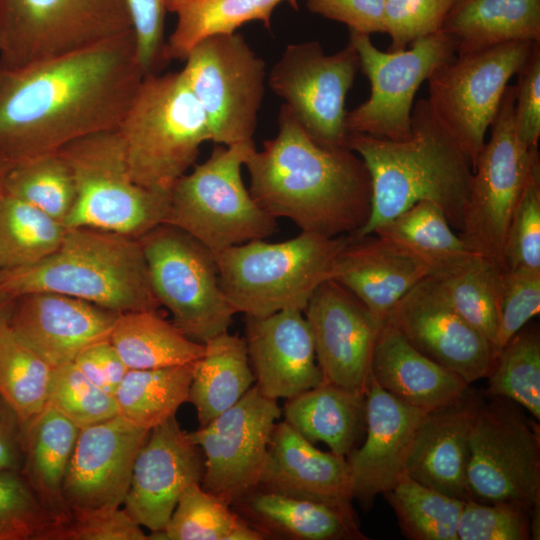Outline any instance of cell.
Returning <instances> with one entry per match:
<instances>
[{
	"label": "cell",
	"instance_id": "cell-1",
	"mask_svg": "<svg viewBox=\"0 0 540 540\" xmlns=\"http://www.w3.org/2000/svg\"><path fill=\"white\" fill-rule=\"evenodd\" d=\"M145 75L134 32L21 66L0 60V160L13 168L115 130Z\"/></svg>",
	"mask_w": 540,
	"mask_h": 540
},
{
	"label": "cell",
	"instance_id": "cell-2",
	"mask_svg": "<svg viewBox=\"0 0 540 540\" xmlns=\"http://www.w3.org/2000/svg\"><path fill=\"white\" fill-rule=\"evenodd\" d=\"M278 133L252 149L244 166L249 192L272 217L327 237L357 234L371 207V180L351 149L320 146L283 104Z\"/></svg>",
	"mask_w": 540,
	"mask_h": 540
},
{
	"label": "cell",
	"instance_id": "cell-3",
	"mask_svg": "<svg viewBox=\"0 0 540 540\" xmlns=\"http://www.w3.org/2000/svg\"><path fill=\"white\" fill-rule=\"evenodd\" d=\"M348 147L364 161L371 180L370 214L355 235L371 234L420 201L439 206L452 228L461 230L473 164L427 99L413 106L408 139L350 133Z\"/></svg>",
	"mask_w": 540,
	"mask_h": 540
},
{
	"label": "cell",
	"instance_id": "cell-4",
	"mask_svg": "<svg viewBox=\"0 0 540 540\" xmlns=\"http://www.w3.org/2000/svg\"><path fill=\"white\" fill-rule=\"evenodd\" d=\"M11 296L47 291L122 314L157 310L139 239L93 228H67L59 247L43 260L0 272Z\"/></svg>",
	"mask_w": 540,
	"mask_h": 540
},
{
	"label": "cell",
	"instance_id": "cell-5",
	"mask_svg": "<svg viewBox=\"0 0 540 540\" xmlns=\"http://www.w3.org/2000/svg\"><path fill=\"white\" fill-rule=\"evenodd\" d=\"M116 131L132 179L169 193L212 141L208 120L183 74H146Z\"/></svg>",
	"mask_w": 540,
	"mask_h": 540
},
{
	"label": "cell",
	"instance_id": "cell-6",
	"mask_svg": "<svg viewBox=\"0 0 540 540\" xmlns=\"http://www.w3.org/2000/svg\"><path fill=\"white\" fill-rule=\"evenodd\" d=\"M351 235L302 232L282 242L252 240L214 253L221 289L236 313L264 317L304 311L314 291L330 279Z\"/></svg>",
	"mask_w": 540,
	"mask_h": 540
},
{
	"label": "cell",
	"instance_id": "cell-7",
	"mask_svg": "<svg viewBox=\"0 0 540 540\" xmlns=\"http://www.w3.org/2000/svg\"><path fill=\"white\" fill-rule=\"evenodd\" d=\"M254 148V141L216 146L207 160L175 182L164 223L213 253L273 235L277 219L256 202L242 179V167Z\"/></svg>",
	"mask_w": 540,
	"mask_h": 540
},
{
	"label": "cell",
	"instance_id": "cell-8",
	"mask_svg": "<svg viewBox=\"0 0 540 540\" xmlns=\"http://www.w3.org/2000/svg\"><path fill=\"white\" fill-rule=\"evenodd\" d=\"M58 153L73 174L76 196L66 228H93L136 239L163 224L169 193L138 185L131 177L115 130L79 138Z\"/></svg>",
	"mask_w": 540,
	"mask_h": 540
},
{
	"label": "cell",
	"instance_id": "cell-9",
	"mask_svg": "<svg viewBox=\"0 0 540 540\" xmlns=\"http://www.w3.org/2000/svg\"><path fill=\"white\" fill-rule=\"evenodd\" d=\"M487 397V396H486ZM481 398L469 434V500L540 505V430L512 400Z\"/></svg>",
	"mask_w": 540,
	"mask_h": 540
},
{
	"label": "cell",
	"instance_id": "cell-10",
	"mask_svg": "<svg viewBox=\"0 0 540 540\" xmlns=\"http://www.w3.org/2000/svg\"><path fill=\"white\" fill-rule=\"evenodd\" d=\"M139 242L154 296L169 310L172 322L202 344L228 331L235 312L221 289L214 253L165 223Z\"/></svg>",
	"mask_w": 540,
	"mask_h": 540
},
{
	"label": "cell",
	"instance_id": "cell-11",
	"mask_svg": "<svg viewBox=\"0 0 540 540\" xmlns=\"http://www.w3.org/2000/svg\"><path fill=\"white\" fill-rule=\"evenodd\" d=\"M538 43L514 41L456 53L427 79L432 111L469 156L473 168L509 80Z\"/></svg>",
	"mask_w": 540,
	"mask_h": 540
},
{
	"label": "cell",
	"instance_id": "cell-12",
	"mask_svg": "<svg viewBox=\"0 0 540 540\" xmlns=\"http://www.w3.org/2000/svg\"><path fill=\"white\" fill-rule=\"evenodd\" d=\"M181 70L208 120L212 142H253L266 80L265 62L237 32L200 41Z\"/></svg>",
	"mask_w": 540,
	"mask_h": 540
},
{
	"label": "cell",
	"instance_id": "cell-13",
	"mask_svg": "<svg viewBox=\"0 0 540 540\" xmlns=\"http://www.w3.org/2000/svg\"><path fill=\"white\" fill-rule=\"evenodd\" d=\"M515 86L508 85L473 168L469 201L459 236L467 247L505 271L509 220L538 149L528 148L514 128Z\"/></svg>",
	"mask_w": 540,
	"mask_h": 540
},
{
	"label": "cell",
	"instance_id": "cell-14",
	"mask_svg": "<svg viewBox=\"0 0 540 540\" xmlns=\"http://www.w3.org/2000/svg\"><path fill=\"white\" fill-rule=\"evenodd\" d=\"M0 60L21 66L133 32L125 0H0Z\"/></svg>",
	"mask_w": 540,
	"mask_h": 540
},
{
	"label": "cell",
	"instance_id": "cell-15",
	"mask_svg": "<svg viewBox=\"0 0 540 540\" xmlns=\"http://www.w3.org/2000/svg\"><path fill=\"white\" fill-rule=\"evenodd\" d=\"M360 69L371 86L369 98L347 112L349 133L394 141L411 136V113L421 84L457 52L455 39L443 30L414 41L402 51H382L370 35L349 30Z\"/></svg>",
	"mask_w": 540,
	"mask_h": 540
},
{
	"label": "cell",
	"instance_id": "cell-16",
	"mask_svg": "<svg viewBox=\"0 0 540 540\" xmlns=\"http://www.w3.org/2000/svg\"><path fill=\"white\" fill-rule=\"evenodd\" d=\"M359 69V56L351 42L329 55L317 41L294 43L286 46L273 65L268 86L317 144L349 148L345 103Z\"/></svg>",
	"mask_w": 540,
	"mask_h": 540
},
{
	"label": "cell",
	"instance_id": "cell-17",
	"mask_svg": "<svg viewBox=\"0 0 540 540\" xmlns=\"http://www.w3.org/2000/svg\"><path fill=\"white\" fill-rule=\"evenodd\" d=\"M282 409L254 384L232 407L189 432L204 457L201 486L231 506L256 489Z\"/></svg>",
	"mask_w": 540,
	"mask_h": 540
},
{
	"label": "cell",
	"instance_id": "cell-18",
	"mask_svg": "<svg viewBox=\"0 0 540 540\" xmlns=\"http://www.w3.org/2000/svg\"><path fill=\"white\" fill-rule=\"evenodd\" d=\"M385 322L416 350L466 383L488 376L496 358L492 343L448 303L437 280L428 276L390 310Z\"/></svg>",
	"mask_w": 540,
	"mask_h": 540
},
{
	"label": "cell",
	"instance_id": "cell-19",
	"mask_svg": "<svg viewBox=\"0 0 540 540\" xmlns=\"http://www.w3.org/2000/svg\"><path fill=\"white\" fill-rule=\"evenodd\" d=\"M303 313L323 381L365 393L383 322L332 279L318 286Z\"/></svg>",
	"mask_w": 540,
	"mask_h": 540
},
{
	"label": "cell",
	"instance_id": "cell-20",
	"mask_svg": "<svg viewBox=\"0 0 540 540\" xmlns=\"http://www.w3.org/2000/svg\"><path fill=\"white\" fill-rule=\"evenodd\" d=\"M204 457L176 417L152 428L139 449L124 509L151 533L162 531L184 490L201 483Z\"/></svg>",
	"mask_w": 540,
	"mask_h": 540
},
{
	"label": "cell",
	"instance_id": "cell-21",
	"mask_svg": "<svg viewBox=\"0 0 540 540\" xmlns=\"http://www.w3.org/2000/svg\"><path fill=\"white\" fill-rule=\"evenodd\" d=\"M148 433L118 415L80 428L63 487L69 511L121 507Z\"/></svg>",
	"mask_w": 540,
	"mask_h": 540
},
{
	"label": "cell",
	"instance_id": "cell-22",
	"mask_svg": "<svg viewBox=\"0 0 540 540\" xmlns=\"http://www.w3.org/2000/svg\"><path fill=\"white\" fill-rule=\"evenodd\" d=\"M119 313L55 292L16 297L8 322L15 335L52 368L74 362L108 340Z\"/></svg>",
	"mask_w": 540,
	"mask_h": 540
},
{
	"label": "cell",
	"instance_id": "cell-23",
	"mask_svg": "<svg viewBox=\"0 0 540 540\" xmlns=\"http://www.w3.org/2000/svg\"><path fill=\"white\" fill-rule=\"evenodd\" d=\"M366 437L346 460L349 466L353 499L369 510L379 494L391 489L405 474L408 451L427 411L394 397L373 378L365 389Z\"/></svg>",
	"mask_w": 540,
	"mask_h": 540
},
{
	"label": "cell",
	"instance_id": "cell-24",
	"mask_svg": "<svg viewBox=\"0 0 540 540\" xmlns=\"http://www.w3.org/2000/svg\"><path fill=\"white\" fill-rule=\"evenodd\" d=\"M244 339L255 385L265 397L289 399L323 381L302 311L246 317Z\"/></svg>",
	"mask_w": 540,
	"mask_h": 540
},
{
	"label": "cell",
	"instance_id": "cell-25",
	"mask_svg": "<svg viewBox=\"0 0 540 540\" xmlns=\"http://www.w3.org/2000/svg\"><path fill=\"white\" fill-rule=\"evenodd\" d=\"M257 488L355 512L346 457L319 450L286 421L274 427Z\"/></svg>",
	"mask_w": 540,
	"mask_h": 540
},
{
	"label": "cell",
	"instance_id": "cell-26",
	"mask_svg": "<svg viewBox=\"0 0 540 540\" xmlns=\"http://www.w3.org/2000/svg\"><path fill=\"white\" fill-rule=\"evenodd\" d=\"M481 398L469 388L460 399L425 413L408 451L406 475L448 496L469 500V434Z\"/></svg>",
	"mask_w": 540,
	"mask_h": 540
},
{
	"label": "cell",
	"instance_id": "cell-27",
	"mask_svg": "<svg viewBox=\"0 0 540 540\" xmlns=\"http://www.w3.org/2000/svg\"><path fill=\"white\" fill-rule=\"evenodd\" d=\"M425 268L374 234L351 235L330 279L352 293L380 322L417 283Z\"/></svg>",
	"mask_w": 540,
	"mask_h": 540
},
{
	"label": "cell",
	"instance_id": "cell-28",
	"mask_svg": "<svg viewBox=\"0 0 540 540\" xmlns=\"http://www.w3.org/2000/svg\"><path fill=\"white\" fill-rule=\"evenodd\" d=\"M371 374L385 391L425 411L460 399L470 388L457 374L416 350L386 322L375 342Z\"/></svg>",
	"mask_w": 540,
	"mask_h": 540
},
{
	"label": "cell",
	"instance_id": "cell-29",
	"mask_svg": "<svg viewBox=\"0 0 540 540\" xmlns=\"http://www.w3.org/2000/svg\"><path fill=\"white\" fill-rule=\"evenodd\" d=\"M263 539L367 540L355 512L256 488L232 505Z\"/></svg>",
	"mask_w": 540,
	"mask_h": 540
},
{
	"label": "cell",
	"instance_id": "cell-30",
	"mask_svg": "<svg viewBox=\"0 0 540 540\" xmlns=\"http://www.w3.org/2000/svg\"><path fill=\"white\" fill-rule=\"evenodd\" d=\"M79 430L48 404L22 426L20 471L59 525L70 516L63 487Z\"/></svg>",
	"mask_w": 540,
	"mask_h": 540
},
{
	"label": "cell",
	"instance_id": "cell-31",
	"mask_svg": "<svg viewBox=\"0 0 540 540\" xmlns=\"http://www.w3.org/2000/svg\"><path fill=\"white\" fill-rule=\"evenodd\" d=\"M282 414L306 440L322 442L334 454L346 457L365 434V393L322 381L286 399Z\"/></svg>",
	"mask_w": 540,
	"mask_h": 540
},
{
	"label": "cell",
	"instance_id": "cell-32",
	"mask_svg": "<svg viewBox=\"0 0 540 540\" xmlns=\"http://www.w3.org/2000/svg\"><path fill=\"white\" fill-rule=\"evenodd\" d=\"M371 234L421 264L432 277L449 275L479 256L453 231L444 211L429 201L414 204Z\"/></svg>",
	"mask_w": 540,
	"mask_h": 540
},
{
	"label": "cell",
	"instance_id": "cell-33",
	"mask_svg": "<svg viewBox=\"0 0 540 540\" xmlns=\"http://www.w3.org/2000/svg\"><path fill=\"white\" fill-rule=\"evenodd\" d=\"M442 30L455 39L456 53L540 42V0H456Z\"/></svg>",
	"mask_w": 540,
	"mask_h": 540
},
{
	"label": "cell",
	"instance_id": "cell-34",
	"mask_svg": "<svg viewBox=\"0 0 540 540\" xmlns=\"http://www.w3.org/2000/svg\"><path fill=\"white\" fill-rule=\"evenodd\" d=\"M254 382L244 338L225 331L206 341L203 355L192 364L188 400L199 426L235 405Z\"/></svg>",
	"mask_w": 540,
	"mask_h": 540
},
{
	"label": "cell",
	"instance_id": "cell-35",
	"mask_svg": "<svg viewBox=\"0 0 540 540\" xmlns=\"http://www.w3.org/2000/svg\"><path fill=\"white\" fill-rule=\"evenodd\" d=\"M284 2L298 10V0H165L166 11L177 18L166 42L167 59L184 61L205 38L234 33L251 21L270 30L274 9Z\"/></svg>",
	"mask_w": 540,
	"mask_h": 540
},
{
	"label": "cell",
	"instance_id": "cell-36",
	"mask_svg": "<svg viewBox=\"0 0 540 540\" xmlns=\"http://www.w3.org/2000/svg\"><path fill=\"white\" fill-rule=\"evenodd\" d=\"M109 340L132 370L193 364L204 352V344L190 339L157 310L119 314Z\"/></svg>",
	"mask_w": 540,
	"mask_h": 540
},
{
	"label": "cell",
	"instance_id": "cell-37",
	"mask_svg": "<svg viewBox=\"0 0 540 540\" xmlns=\"http://www.w3.org/2000/svg\"><path fill=\"white\" fill-rule=\"evenodd\" d=\"M191 380L192 364L129 369L114 394L117 415L150 431L188 402Z\"/></svg>",
	"mask_w": 540,
	"mask_h": 540
},
{
	"label": "cell",
	"instance_id": "cell-38",
	"mask_svg": "<svg viewBox=\"0 0 540 540\" xmlns=\"http://www.w3.org/2000/svg\"><path fill=\"white\" fill-rule=\"evenodd\" d=\"M231 505L193 483L181 494L165 528L151 533L156 540H262Z\"/></svg>",
	"mask_w": 540,
	"mask_h": 540
},
{
	"label": "cell",
	"instance_id": "cell-39",
	"mask_svg": "<svg viewBox=\"0 0 540 540\" xmlns=\"http://www.w3.org/2000/svg\"><path fill=\"white\" fill-rule=\"evenodd\" d=\"M67 228L58 220L10 196H0V263L2 270L33 265L52 254Z\"/></svg>",
	"mask_w": 540,
	"mask_h": 540
},
{
	"label": "cell",
	"instance_id": "cell-40",
	"mask_svg": "<svg viewBox=\"0 0 540 540\" xmlns=\"http://www.w3.org/2000/svg\"><path fill=\"white\" fill-rule=\"evenodd\" d=\"M402 533L412 540H458L465 501L428 487L406 474L384 492Z\"/></svg>",
	"mask_w": 540,
	"mask_h": 540
},
{
	"label": "cell",
	"instance_id": "cell-41",
	"mask_svg": "<svg viewBox=\"0 0 540 540\" xmlns=\"http://www.w3.org/2000/svg\"><path fill=\"white\" fill-rule=\"evenodd\" d=\"M8 317L0 320V396L22 427L47 405L52 367L15 335Z\"/></svg>",
	"mask_w": 540,
	"mask_h": 540
},
{
	"label": "cell",
	"instance_id": "cell-42",
	"mask_svg": "<svg viewBox=\"0 0 540 540\" xmlns=\"http://www.w3.org/2000/svg\"><path fill=\"white\" fill-rule=\"evenodd\" d=\"M487 397L514 401L540 419V333L525 325L497 353L488 376Z\"/></svg>",
	"mask_w": 540,
	"mask_h": 540
},
{
	"label": "cell",
	"instance_id": "cell-43",
	"mask_svg": "<svg viewBox=\"0 0 540 540\" xmlns=\"http://www.w3.org/2000/svg\"><path fill=\"white\" fill-rule=\"evenodd\" d=\"M500 273L495 266L478 256L449 275L434 277L450 306L494 348L498 329Z\"/></svg>",
	"mask_w": 540,
	"mask_h": 540
},
{
	"label": "cell",
	"instance_id": "cell-44",
	"mask_svg": "<svg viewBox=\"0 0 540 540\" xmlns=\"http://www.w3.org/2000/svg\"><path fill=\"white\" fill-rule=\"evenodd\" d=\"M5 193L64 223L76 196L73 174L58 153L47 154L10 169Z\"/></svg>",
	"mask_w": 540,
	"mask_h": 540
},
{
	"label": "cell",
	"instance_id": "cell-45",
	"mask_svg": "<svg viewBox=\"0 0 540 540\" xmlns=\"http://www.w3.org/2000/svg\"><path fill=\"white\" fill-rule=\"evenodd\" d=\"M47 404L79 428L117 415L114 396L95 385L73 362L52 368Z\"/></svg>",
	"mask_w": 540,
	"mask_h": 540
},
{
	"label": "cell",
	"instance_id": "cell-46",
	"mask_svg": "<svg viewBox=\"0 0 540 540\" xmlns=\"http://www.w3.org/2000/svg\"><path fill=\"white\" fill-rule=\"evenodd\" d=\"M506 270L540 271V156L534 152L512 211L505 241Z\"/></svg>",
	"mask_w": 540,
	"mask_h": 540
},
{
	"label": "cell",
	"instance_id": "cell-47",
	"mask_svg": "<svg viewBox=\"0 0 540 540\" xmlns=\"http://www.w3.org/2000/svg\"><path fill=\"white\" fill-rule=\"evenodd\" d=\"M58 525L20 470L0 471V540H47Z\"/></svg>",
	"mask_w": 540,
	"mask_h": 540
},
{
	"label": "cell",
	"instance_id": "cell-48",
	"mask_svg": "<svg viewBox=\"0 0 540 540\" xmlns=\"http://www.w3.org/2000/svg\"><path fill=\"white\" fill-rule=\"evenodd\" d=\"M531 511L504 503L465 501L457 530L458 540L532 539Z\"/></svg>",
	"mask_w": 540,
	"mask_h": 540
},
{
	"label": "cell",
	"instance_id": "cell-49",
	"mask_svg": "<svg viewBox=\"0 0 540 540\" xmlns=\"http://www.w3.org/2000/svg\"><path fill=\"white\" fill-rule=\"evenodd\" d=\"M456 0H386L382 24L391 39L388 51H402L419 38L442 30Z\"/></svg>",
	"mask_w": 540,
	"mask_h": 540
},
{
	"label": "cell",
	"instance_id": "cell-50",
	"mask_svg": "<svg viewBox=\"0 0 540 540\" xmlns=\"http://www.w3.org/2000/svg\"><path fill=\"white\" fill-rule=\"evenodd\" d=\"M540 312V271L505 270L500 273L498 329L499 350Z\"/></svg>",
	"mask_w": 540,
	"mask_h": 540
},
{
	"label": "cell",
	"instance_id": "cell-51",
	"mask_svg": "<svg viewBox=\"0 0 540 540\" xmlns=\"http://www.w3.org/2000/svg\"><path fill=\"white\" fill-rule=\"evenodd\" d=\"M141 526L121 507L71 511L68 520L55 527L47 540H146Z\"/></svg>",
	"mask_w": 540,
	"mask_h": 540
},
{
	"label": "cell",
	"instance_id": "cell-52",
	"mask_svg": "<svg viewBox=\"0 0 540 540\" xmlns=\"http://www.w3.org/2000/svg\"><path fill=\"white\" fill-rule=\"evenodd\" d=\"M145 74L159 73L169 61L164 40L165 0H125Z\"/></svg>",
	"mask_w": 540,
	"mask_h": 540
},
{
	"label": "cell",
	"instance_id": "cell-53",
	"mask_svg": "<svg viewBox=\"0 0 540 540\" xmlns=\"http://www.w3.org/2000/svg\"><path fill=\"white\" fill-rule=\"evenodd\" d=\"M515 86L514 128L528 148L538 147L540 138V43L519 71Z\"/></svg>",
	"mask_w": 540,
	"mask_h": 540
},
{
	"label": "cell",
	"instance_id": "cell-54",
	"mask_svg": "<svg viewBox=\"0 0 540 540\" xmlns=\"http://www.w3.org/2000/svg\"><path fill=\"white\" fill-rule=\"evenodd\" d=\"M386 0H306L312 13L343 23L361 34L384 33L382 16Z\"/></svg>",
	"mask_w": 540,
	"mask_h": 540
},
{
	"label": "cell",
	"instance_id": "cell-55",
	"mask_svg": "<svg viewBox=\"0 0 540 540\" xmlns=\"http://www.w3.org/2000/svg\"><path fill=\"white\" fill-rule=\"evenodd\" d=\"M73 363L95 385L113 396L129 370L109 339L84 349Z\"/></svg>",
	"mask_w": 540,
	"mask_h": 540
},
{
	"label": "cell",
	"instance_id": "cell-56",
	"mask_svg": "<svg viewBox=\"0 0 540 540\" xmlns=\"http://www.w3.org/2000/svg\"><path fill=\"white\" fill-rule=\"evenodd\" d=\"M22 427L13 409L0 396V471L20 470Z\"/></svg>",
	"mask_w": 540,
	"mask_h": 540
},
{
	"label": "cell",
	"instance_id": "cell-57",
	"mask_svg": "<svg viewBox=\"0 0 540 540\" xmlns=\"http://www.w3.org/2000/svg\"><path fill=\"white\" fill-rule=\"evenodd\" d=\"M16 297L9 295L0 289V320L9 316Z\"/></svg>",
	"mask_w": 540,
	"mask_h": 540
},
{
	"label": "cell",
	"instance_id": "cell-58",
	"mask_svg": "<svg viewBox=\"0 0 540 540\" xmlns=\"http://www.w3.org/2000/svg\"><path fill=\"white\" fill-rule=\"evenodd\" d=\"M10 169L7 164L0 160V196L5 193V182Z\"/></svg>",
	"mask_w": 540,
	"mask_h": 540
},
{
	"label": "cell",
	"instance_id": "cell-59",
	"mask_svg": "<svg viewBox=\"0 0 540 540\" xmlns=\"http://www.w3.org/2000/svg\"><path fill=\"white\" fill-rule=\"evenodd\" d=\"M3 47V37H2V31H1V27H0V51Z\"/></svg>",
	"mask_w": 540,
	"mask_h": 540
},
{
	"label": "cell",
	"instance_id": "cell-60",
	"mask_svg": "<svg viewBox=\"0 0 540 540\" xmlns=\"http://www.w3.org/2000/svg\"><path fill=\"white\" fill-rule=\"evenodd\" d=\"M2 271V266H1V263H0V272Z\"/></svg>",
	"mask_w": 540,
	"mask_h": 540
}]
</instances>
